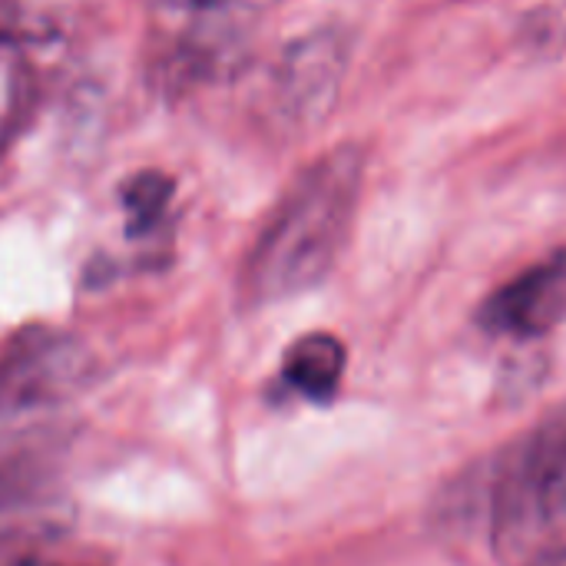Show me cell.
Listing matches in <instances>:
<instances>
[{
    "label": "cell",
    "mask_w": 566,
    "mask_h": 566,
    "mask_svg": "<svg viewBox=\"0 0 566 566\" xmlns=\"http://www.w3.org/2000/svg\"><path fill=\"white\" fill-rule=\"evenodd\" d=\"M33 103V73L23 50L0 36V156L20 136Z\"/></svg>",
    "instance_id": "obj_7"
},
{
    "label": "cell",
    "mask_w": 566,
    "mask_h": 566,
    "mask_svg": "<svg viewBox=\"0 0 566 566\" xmlns=\"http://www.w3.org/2000/svg\"><path fill=\"white\" fill-rule=\"evenodd\" d=\"M345 365H348L345 345L328 332H312L285 352L282 375L308 401H328L342 385Z\"/></svg>",
    "instance_id": "obj_6"
},
{
    "label": "cell",
    "mask_w": 566,
    "mask_h": 566,
    "mask_svg": "<svg viewBox=\"0 0 566 566\" xmlns=\"http://www.w3.org/2000/svg\"><path fill=\"white\" fill-rule=\"evenodd\" d=\"M491 541L501 566L566 560V418L534 431L504 461L491 501Z\"/></svg>",
    "instance_id": "obj_2"
},
{
    "label": "cell",
    "mask_w": 566,
    "mask_h": 566,
    "mask_svg": "<svg viewBox=\"0 0 566 566\" xmlns=\"http://www.w3.org/2000/svg\"><path fill=\"white\" fill-rule=\"evenodd\" d=\"M172 196V182L159 172H143L136 179H129L126 186V196H123V206H126V216H129V232H146L159 222L166 202Z\"/></svg>",
    "instance_id": "obj_8"
},
{
    "label": "cell",
    "mask_w": 566,
    "mask_h": 566,
    "mask_svg": "<svg viewBox=\"0 0 566 566\" xmlns=\"http://www.w3.org/2000/svg\"><path fill=\"white\" fill-rule=\"evenodd\" d=\"M90 375L86 348L53 328L20 332L0 355V411L20 415L70 398Z\"/></svg>",
    "instance_id": "obj_4"
},
{
    "label": "cell",
    "mask_w": 566,
    "mask_h": 566,
    "mask_svg": "<svg viewBox=\"0 0 566 566\" xmlns=\"http://www.w3.org/2000/svg\"><path fill=\"white\" fill-rule=\"evenodd\" d=\"M361 192V153L342 146L285 192L242 269V298L272 305L318 285L338 262Z\"/></svg>",
    "instance_id": "obj_1"
},
{
    "label": "cell",
    "mask_w": 566,
    "mask_h": 566,
    "mask_svg": "<svg viewBox=\"0 0 566 566\" xmlns=\"http://www.w3.org/2000/svg\"><path fill=\"white\" fill-rule=\"evenodd\" d=\"M481 328L517 342L544 338L566 322V249L524 269L484 298Z\"/></svg>",
    "instance_id": "obj_5"
},
{
    "label": "cell",
    "mask_w": 566,
    "mask_h": 566,
    "mask_svg": "<svg viewBox=\"0 0 566 566\" xmlns=\"http://www.w3.org/2000/svg\"><path fill=\"white\" fill-rule=\"evenodd\" d=\"M272 0H156L159 43L169 73L186 80H209L235 66L249 46L255 17Z\"/></svg>",
    "instance_id": "obj_3"
}]
</instances>
